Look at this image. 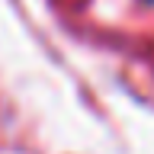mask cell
Segmentation results:
<instances>
[{
    "label": "cell",
    "instance_id": "cell-1",
    "mask_svg": "<svg viewBox=\"0 0 154 154\" xmlns=\"http://www.w3.org/2000/svg\"><path fill=\"white\" fill-rule=\"evenodd\" d=\"M144 3H154V0H144Z\"/></svg>",
    "mask_w": 154,
    "mask_h": 154
}]
</instances>
